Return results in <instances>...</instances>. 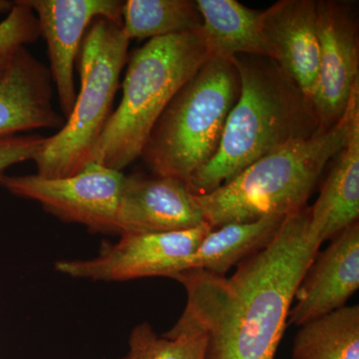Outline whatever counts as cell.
I'll return each mask as SVG.
<instances>
[{
  "label": "cell",
  "mask_w": 359,
  "mask_h": 359,
  "mask_svg": "<svg viewBox=\"0 0 359 359\" xmlns=\"http://www.w3.org/2000/svg\"><path fill=\"white\" fill-rule=\"evenodd\" d=\"M309 222L308 205L285 217L271 242L228 278L204 269L175 276L186 306L166 334L207 335L209 359H275L297 287L320 248Z\"/></svg>",
  "instance_id": "1"
},
{
  "label": "cell",
  "mask_w": 359,
  "mask_h": 359,
  "mask_svg": "<svg viewBox=\"0 0 359 359\" xmlns=\"http://www.w3.org/2000/svg\"><path fill=\"white\" fill-rule=\"evenodd\" d=\"M241 91L216 155L187 186L212 192L264 156L321 131L313 103L273 59L237 55Z\"/></svg>",
  "instance_id": "2"
},
{
  "label": "cell",
  "mask_w": 359,
  "mask_h": 359,
  "mask_svg": "<svg viewBox=\"0 0 359 359\" xmlns=\"http://www.w3.org/2000/svg\"><path fill=\"white\" fill-rule=\"evenodd\" d=\"M359 115V85L344 117L327 131L292 142L264 156L230 181L197 196L211 229L269 216L287 217L306 207L325 168L341 150Z\"/></svg>",
  "instance_id": "3"
},
{
  "label": "cell",
  "mask_w": 359,
  "mask_h": 359,
  "mask_svg": "<svg viewBox=\"0 0 359 359\" xmlns=\"http://www.w3.org/2000/svg\"><path fill=\"white\" fill-rule=\"evenodd\" d=\"M212 57L201 29L150 39L134 50L93 162L122 172L140 158L172 99Z\"/></svg>",
  "instance_id": "4"
},
{
  "label": "cell",
  "mask_w": 359,
  "mask_h": 359,
  "mask_svg": "<svg viewBox=\"0 0 359 359\" xmlns=\"http://www.w3.org/2000/svg\"><path fill=\"white\" fill-rule=\"evenodd\" d=\"M241 91L230 58L212 56L160 116L141 158L155 176L187 182L216 155Z\"/></svg>",
  "instance_id": "5"
},
{
  "label": "cell",
  "mask_w": 359,
  "mask_h": 359,
  "mask_svg": "<svg viewBox=\"0 0 359 359\" xmlns=\"http://www.w3.org/2000/svg\"><path fill=\"white\" fill-rule=\"evenodd\" d=\"M130 40L122 25L98 18L80 48V90L74 107L57 133L45 139L35 156L36 175L67 178L93 163L94 152L108 120L128 60Z\"/></svg>",
  "instance_id": "6"
},
{
  "label": "cell",
  "mask_w": 359,
  "mask_h": 359,
  "mask_svg": "<svg viewBox=\"0 0 359 359\" xmlns=\"http://www.w3.org/2000/svg\"><path fill=\"white\" fill-rule=\"evenodd\" d=\"M124 182L122 172L96 162L67 178L0 175V187L15 197L34 201L61 221L101 233H117Z\"/></svg>",
  "instance_id": "7"
},
{
  "label": "cell",
  "mask_w": 359,
  "mask_h": 359,
  "mask_svg": "<svg viewBox=\"0 0 359 359\" xmlns=\"http://www.w3.org/2000/svg\"><path fill=\"white\" fill-rule=\"evenodd\" d=\"M211 230L205 223L192 230L123 233L117 243H105L98 256L59 261L55 269L71 278L99 282L153 276L173 278L188 271L191 257Z\"/></svg>",
  "instance_id": "8"
},
{
  "label": "cell",
  "mask_w": 359,
  "mask_h": 359,
  "mask_svg": "<svg viewBox=\"0 0 359 359\" xmlns=\"http://www.w3.org/2000/svg\"><path fill=\"white\" fill-rule=\"evenodd\" d=\"M320 70L313 106L321 131L344 117L359 85V21L355 2L316 0Z\"/></svg>",
  "instance_id": "9"
},
{
  "label": "cell",
  "mask_w": 359,
  "mask_h": 359,
  "mask_svg": "<svg viewBox=\"0 0 359 359\" xmlns=\"http://www.w3.org/2000/svg\"><path fill=\"white\" fill-rule=\"evenodd\" d=\"M39 20L47 45L50 74L65 120L76 100L75 62L90 26L98 18L122 25L120 0H25Z\"/></svg>",
  "instance_id": "10"
},
{
  "label": "cell",
  "mask_w": 359,
  "mask_h": 359,
  "mask_svg": "<svg viewBox=\"0 0 359 359\" xmlns=\"http://www.w3.org/2000/svg\"><path fill=\"white\" fill-rule=\"evenodd\" d=\"M205 223L197 197L185 182L155 175L125 176L117 235L192 230Z\"/></svg>",
  "instance_id": "11"
},
{
  "label": "cell",
  "mask_w": 359,
  "mask_h": 359,
  "mask_svg": "<svg viewBox=\"0 0 359 359\" xmlns=\"http://www.w3.org/2000/svg\"><path fill=\"white\" fill-rule=\"evenodd\" d=\"M359 287V222L318 252L297 287L287 323L302 327L344 308Z\"/></svg>",
  "instance_id": "12"
},
{
  "label": "cell",
  "mask_w": 359,
  "mask_h": 359,
  "mask_svg": "<svg viewBox=\"0 0 359 359\" xmlns=\"http://www.w3.org/2000/svg\"><path fill=\"white\" fill-rule=\"evenodd\" d=\"M261 21L275 60L313 103L320 70L316 0H280L262 11Z\"/></svg>",
  "instance_id": "13"
},
{
  "label": "cell",
  "mask_w": 359,
  "mask_h": 359,
  "mask_svg": "<svg viewBox=\"0 0 359 359\" xmlns=\"http://www.w3.org/2000/svg\"><path fill=\"white\" fill-rule=\"evenodd\" d=\"M53 89L49 68L21 49L0 80V138L62 128L65 118L54 107Z\"/></svg>",
  "instance_id": "14"
},
{
  "label": "cell",
  "mask_w": 359,
  "mask_h": 359,
  "mask_svg": "<svg viewBox=\"0 0 359 359\" xmlns=\"http://www.w3.org/2000/svg\"><path fill=\"white\" fill-rule=\"evenodd\" d=\"M330 164L318 200L309 207V233L320 245L358 222L359 115Z\"/></svg>",
  "instance_id": "15"
},
{
  "label": "cell",
  "mask_w": 359,
  "mask_h": 359,
  "mask_svg": "<svg viewBox=\"0 0 359 359\" xmlns=\"http://www.w3.org/2000/svg\"><path fill=\"white\" fill-rule=\"evenodd\" d=\"M202 16L203 39L212 56H261L275 60V53L262 29V11L237 0H196Z\"/></svg>",
  "instance_id": "16"
},
{
  "label": "cell",
  "mask_w": 359,
  "mask_h": 359,
  "mask_svg": "<svg viewBox=\"0 0 359 359\" xmlns=\"http://www.w3.org/2000/svg\"><path fill=\"white\" fill-rule=\"evenodd\" d=\"M285 219L269 216L212 229L194 252L189 269H204L215 275L226 276L233 266L264 249Z\"/></svg>",
  "instance_id": "17"
},
{
  "label": "cell",
  "mask_w": 359,
  "mask_h": 359,
  "mask_svg": "<svg viewBox=\"0 0 359 359\" xmlns=\"http://www.w3.org/2000/svg\"><path fill=\"white\" fill-rule=\"evenodd\" d=\"M294 359H359V306H344L299 327Z\"/></svg>",
  "instance_id": "18"
},
{
  "label": "cell",
  "mask_w": 359,
  "mask_h": 359,
  "mask_svg": "<svg viewBox=\"0 0 359 359\" xmlns=\"http://www.w3.org/2000/svg\"><path fill=\"white\" fill-rule=\"evenodd\" d=\"M202 25V16L194 0L123 1L122 30L130 40L196 32Z\"/></svg>",
  "instance_id": "19"
},
{
  "label": "cell",
  "mask_w": 359,
  "mask_h": 359,
  "mask_svg": "<svg viewBox=\"0 0 359 359\" xmlns=\"http://www.w3.org/2000/svg\"><path fill=\"white\" fill-rule=\"evenodd\" d=\"M121 359H209L208 337L201 332L159 335L150 323H140L132 330Z\"/></svg>",
  "instance_id": "20"
},
{
  "label": "cell",
  "mask_w": 359,
  "mask_h": 359,
  "mask_svg": "<svg viewBox=\"0 0 359 359\" xmlns=\"http://www.w3.org/2000/svg\"><path fill=\"white\" fill-rule=\"evenodd\" d=\"M40 37L39 20L25 0L14 1L11 13L0 22V80L16 54Z\"/></svg>",
  "instance_id": "21"
},
{
  "label": "cell",
  "mask_w": 359,
  "mask_h": 359,
  "mask_svg": "<svg viewBox=\"0 0 359 359\" xmlns=\"http://www.w3.org/2000/svg\"><path fill=\"white\" fill-rule=\"evenodd\" d=\"M46 137L39 134L15 135L0 138V175L8 168L34 159Z\"/></svg>",
  "instance_id": "22"
},
{
  "label": "cell",
  "mask_w": 359,
  "mask_h": 359,
  "mask_svg": "<svg viewBox=\"0 0 359 359\" xmlns=\"http://www.w3.org/2000/svg\"><path fill=\"white\" fill-rule=\"evenodd\" d=\"M14 6V1L0 0V14H8Z\"/></svg>",
  "instance_id": "23"
}]
</instances>
